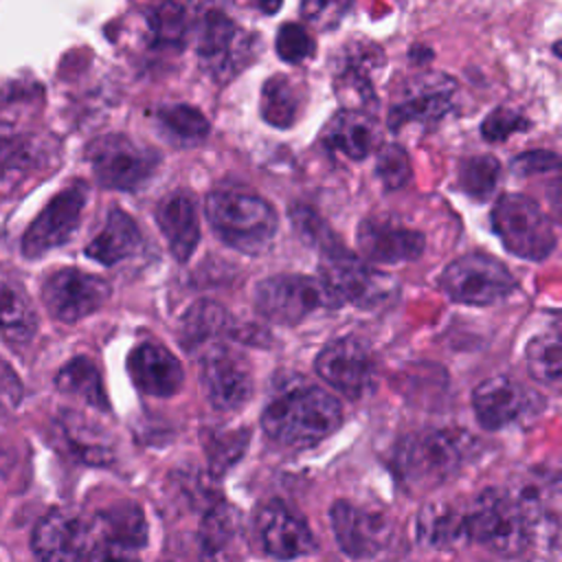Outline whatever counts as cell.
<instances>
[{
	"label": "cell",
	"instance_id": "obj_1",
	"mask_svg": "<svg viewBox=\"0 0 562 562\" xmlns=\"http://www.w3.org/2000/svg\"><path fill=\"white\" fill-rule=\"evenodd\" d=\"M340 402L321 386H288L261 413L266 435L290 448H310L338 430Z\"/></svg>",
	"mask_w": 562,
	"mask_h": 562
},
{
	"label": "cell",
	"instance_id": "obj_2",
	"mask_svg": "<svg viewBox=\"0 0 562 562\" xmlns=\"http://www.w3.org/2000/svg\"><path fill=\"white\" fill-rule=\"evenodd\" d=\"M474 454V439L457 428H424L406 435L393 457L400 481L411 490H430L452 479Z\"/></svg>",
	"mask_w": 562,
	"mask_h": 562
},
{
	"label": "cell",
	"instance_id": "obj_3",
	"mask_svg": "<svg viewBox=\"0 0 562 562\" xmlns=\"http://www.w3.org/2000/svg\"><path fill=\"white\" fill-rule=\"evenodd\" d=\"M206 217L215 235L246 255H261L277 235V211L261 195L222 187L206 195Z\"/></svg>",
	"mask_w": 562,
	"mask_h": 562
},
{
	"label": "cell",
	"instance_id": "obj_4",
	"mask_svg": "<svg viewBox=\"0 0 562 562\" xmlns=\"http://www.w3.org/2000/svg\"><path fill=\"white\" fill-rule=\"evenodd\" d=\"M490 220L505 250L518 259L544 261L555 250V224L542 206L525 193H503Z\"/></svg>",
	"mask_w": 562,
	"mask_h": 562
},
{
	"label": "cell",
	"instance_id": "obj_5",
	"mask_svg": "<svg viewBox=\"0 0 562 562\" xmlns=\"http://www.w3.org/2000/svg\"><path fill=\"white\" fill-rule=\"evenodd\" d=\"M327 285L307 274H274L257 283L255 307L274 325H296L318 310L338 307Z\"/></svg>",
	"mask_w": 562,
	"mask_h": 562
},
{
	"label": "cell",
	"instance_id": "obj_6",
	"mask_svg": "<svg viewBox=\"0 0 562 562\" xmlns=\"http://www.w3.org/2000/svg\"><path fill=\"white\" fill-rule=\"evenodd\" d=\"M465 527L468 538L503 555H516L531 544L525 518L505 490L481 492L465 509Z\"/></svg>",
	"mask_w": 562,
	"mask_h": 562
},
{
	"label": "cell",
	"instance_id": "obj_7",
	"mask_svg": "<svg viewBox=\"0 0 562 562\" xmlns=\"http://www.w3.org/2000/svg\"><path fill=\"white\" fill-rule=\"evenodd\" d=\"M195 48L204 70L215 81L226 83L255 59L257 37L246 33L226 13L213 9L200 20Z\"/></svg>",
	"mask_w": 562,
	"mask_h": 562
},
{
	"label": "cell",
	"instance_id": "obj_8",
	"mask_svg": "<svg viewBox=\"0 0 562 562\" xmlns=\"http://www.w3.org/2000/svg\"><path fill=\"white\" fill-rule=\"evenodd\" d=\"M439 288L454 303L492 305L516 290V279L498 259L485 252H468L443 268Z\"/></svg>",
	"mask_w": 562,
	"mask_h": 562
},
{
	"label": "cell",
	"instance_id": "obj_9",
	"mask_svg": "<svg viewBox=\"0 0 562 562\" xmlns=\"http://www.w3.org/2000/svg\"><path fill=\"white\" fill-rule=\"evenodd\" d=\"M88 162L97 180L108 189L134 191L151 178L160 165V156L130 136L105 134L90 143Z\"/></svg>",
	"mask_w": 562,
	"mask_h": 562
},
{
	"label": "cell",
	"instance_id": "obj_10",
	"mask_svg": "<svg viewBox=\"0 0 562 562\" xmlns=\"http://www.w3.org/2000/svg\"><path fill=\"white\" fill-rule=\"evenodd\" d=\"M318 279L340 303L349 301L362 310H371L386 303L395 292L393 277L356 259L347 250L323 257Z\"/></svg>",
	"mask_w": 562,
	"mask_h": 562
},
{
	"label": "cell",
	"instance_id": "obj_11",
	"mask_svg": "<svg viewBox=\"0 0 562 562\" xmlns=\"http://www.w3.org/2000/svg\"><path fill=\"white\" fill-rule=\"evenodd\" d=\"M200 382L204 397L215 411H239L252 397L248 362L224 345H213L200 356Z\"/></svg>",
	"mask_w": 562,
	"mask_h": 562
},
{
	"label": "cell",
	"instance_id": "obj_12",
	"mask_svg": "<svg viewBox=\"0 0 562 562\" xmlns=\"http://www.w3.org/2000/svg\"><path fill=\"white\" fill-rule=\"evenodd\" d=\"M86 200V182H72L66 189H61L26 228L22 237L24 257L35 259L57 246H64L75 235L81 222Z\"/></svg>",
	"mask_w": 562,
	"mask_h": 562
},
{
	"label": "cell",
	"instance_id": "obj_13",
	"mask_svg": "<svg viewBox=\"0 0 562 562\" xmlns=\"http://www.w3.org/2000/svg\"><path fill=\"white\" fill-rule=\"evenodd\" d=\"M314 369L329 386L349 400L369 393L375 378L369 347L353 336H342L325 345L314 360Z\"/></svg>",
	"mask_w": 562,
	"mask_h": 562
},
{
	"label": "cell",
	"instance_id": "obj_14",
	"mask_svg": "<svg viewBox=\"0 0 562 562\" xmlns=\"http://www.w3.org/2000/svg\"><path fill=\"white\" fill-rule=\"evenodd\" d=\"M542 406V397L509 375H492L472 391V408L487 430L507 428L531 417Z\"/></svg>",
	"mask_w": 562,
	"mask_h": 562
},
{
	"label": "cell",
	"instance_id": "obj_15",
	"mask_svg": "<svg viewBox=\"0 0 562 562\" xmlns=\"http://www.w3.org/2000/svg\"><path fill=\"white\" fill-rule=\"evenodd\" d=\"M110 296L105 279L77 270L61 268L53 272L42 285V299L50 316L64 323H75L97 312Z\"/></svg>",
	"mask_w": 562,
	"mask_h": 562
},
{
	"label": "cell",
	"instance_id": "obj_16",
	"mask_svg": "<svg viewBox=\"0 0 562 562\" xmlns=\"http://www.w3.org/2000/svg\"><path fill=\"white\" fill-rule=\"evenodd\" d=\"M454 94L457 81L452 77L441 72L422 75L406 83L400 99L391 105L389 127L397 132L408 123L432 125L452 110Z\"/></svg>",
	"mask_w": 562,
	"mask_h": 562
},
{
	"label": "cell",
	"instance_id": "obj_17",
	"mask_svg": "<svg viewBox=\"0 0 562 562\" xmlns=\"http://www.w3.org/2000/svg\"><path fill=\"white\" fill-rule=\"evenodd\" d=\"M94 549L92 527L70 512L46 514L33 531V551L40 562H90Z\"/></svg>",
	"mask_w": 562,
	"mask_h": 562
},
{
	"label": "cell",
	"instance_id": "obj_18",
	"mask_svg": "<svg viewBox=\"0 0 562 562\" xmlns=\"http://www.w3.org/2000/svg\"><path fill=\"white\" fill-rule=\"evenodd\" d=\"M329 520L340 549L356 560L380 553L391 536V525L384 514L358 507L349 501L334 503Z\"/></svg>",
	"mask_w": 562,
	"mask_h": 562
},
{
	"label": "cell",
	"instance_id": "obj_19",
	"mask_svg": "<svg viewBox=\"0 0 562 562\" xmlns=\"http://www.w3.org/2000/svg\"><path fill=\"white\" fill-rule=\"evenodd\" d=\"M509 494L525 518L529 542L544 547V551L555 549L560 531L558 479L551 474L525 476V481Z\"/></svg>",
	"mask_w": 562,
	"mask_h": 562
},
{
	"label": "cell",
	"instance_id": "obj_20",
	"mask_svg": "<svg viewBox=\"0 0 562 562\" xmlns=\"http://www.w3.org/2000/svg\"><path fill=\"white\" fill-rule=\"evenodd\" d=\"M358 248L373 263L415 261L424 252V235L395 217H367L356 233Z\"/></svg>",
	"mask_w": 562,
	"mask_h": 562
},
{
	"label": "cell",
	"instance_id": "obj_21",
	"mask_svg": "<svg viewBox=\"0 0 562 562\" xmlns=\"http://www.w3.org/2000/svg\"><path fill=\"white\" fill-rule=\"evenodd\" d=\"M255 527L266 553H270L272 558L294 560L301 555H310L316 549V542L305 520L281 501L266 503L257 512Z\"/></svg>",
	"mask_w": 562,
	"mask_h": 562
},
{
	"label": "cell",
	"instance_id": "obj_22",
	"mask_svg": "<svg viewBox=\"0 0 562 562\" xmlns=\"http://www.w3.org/2000/svg\"><path fill=\"white\" fill-rule=\"evenodd\" d=\"M127 371L136 389L151 397H171L184 382L178 358L162 345L140 342L127 356Z\"/></svg>",
	"mask_w": 562,
	"mask_h": 562
},
{
	"label": "cell",
	"instance_id": "obj_23",
	"mask_svg": "<svg viewBox=\"0 0 562 562\" xmlns=\"http://www.w3.org/2000/svg\"><path fill=\"white\" fill-rule=\"evenodd\" d=\"M156 222L173 259L187 261L200 241V220L193 198L187 191L167 193L156 206Z\"/></svg>",
	"mask_w": 562,
	"mask_h": 562
},
{
	"label": "cell",
	"instance_id": "obj_24",
	"mask_svg": "<svg viewBox=\"0 0 562 562\" xmlns=\"http://www.w3.org/2000/svg\"><path fill=\"white\" fill-rule=\"evenodd\" d=\"M375 140V121L367 110H338L321 132V143L329 154H340L349 160H362Z\"/></svg>",
	"mask_w": 562,
	"mask_h": 562
},
{
	"label": "cell",
	"instance_id": "obj_25",
	"mask_svg": "<svg viewBox=\"0 0 562 562\" xmlns=\"http://www.w3.org/2000/svg\"><path fill=\"white\" fill-rule=\"evenodd\" d=\"M143 250V233L132 215L121 209H112L103 228L88 241L86 257L103 263L116 266Z\"/></svg>",
	"mask_w": 562,
	"mask_h": 562
},
{
	"label": "cell",
	"instance_id": "obj_26",
	"mask_svg": "<svg viewBox=\"0 0 562 562\" xmlns=\"http://www.w3.org/2000/svg\"><path fill=\"white\" fill-rule=\"evenodd\" d=\"M417 536L432 549H454L468 540L465 509L450 501H435L419 509Z\"/></svg>",
	"mask_w": 562,
	"mask_h": 562
},
{
	"label": "cell",
	"instance_id": "obj_27",
	"mask_svg": "<svg viewBox=\"0 0 562 562\" xmlns=\"http://www.w3.org/2000/svg\"><path fill=\"white\" fill-rule=\"evenodd\" d=\"M0 331L11 345H26L37 331V312L11 274H0Z\"/></svg>",
	"mask_w": 562,
	"mask_h": 562
},
{
	"label": "cell",
	"instance_id": "obj_28",
	"mask_svg": "<svg viewBox=\"0 0 562 562\" xmlns=\"http://www.w3.org/2000/svg\"><path fill=\"white\" fill-rule=\"evenodd\" d=\"M231 314L215 301L193 303L180 321V340L189 351H204L220 345L217 338L228 334Z\"/></svg>",
	"mask_w": 562,
	"mask_h": 562
},
{
	"label": "cell",
	"instance_id": "obj_29",
	"mask_svg": "<svg viewBox=\"0 0 562 562\" xmlns=\"http://www.w3.org/2000/svg\"><path fill=\"white\" fill-rule=\"evenodd\" d=\"M90 527L94 533V544H121L127 549H138L145 544V518L140 507L134 503H119L101 512Z\"/></svg>",
	"mask_w": 562,
	"mask_h": 562
},
{
	"label": "cell",
	"instance_id": "obj_30",
	"mask_svg": "<svg viewBox=\"0 0 562 562\" xmlns=\"http://www.w3.org/2000/svg\"><path fill=\"white\" fill-rule=\"evenodd\" d=\"M59 428L64 435V441L68 443L70 452L92 465H103L112 459V448L108 443V437L90 424L83 415L79 413H64L59 417Z\"/></svg>",
	"mask_w": 562,
	"mask_h": 562
},
{
	"label": "cell",
	"instance_id": "obj_31",
	"mask_svg": "<svg viewBox=\"0 0 562 562\" xmlns=\"http://www.w3.org/2000/svg\"><path fill=\"white\" fill-rule=\"evenodd\" d=\"M154 116H156L162 134L176 145H182V147L198 145L209 136L206 116L189 103L160 105V108H156Z\"/></svg>",
	"mask_w": 562,
	"mask_h": 562
},
{
	"label": "cell",
	"instance_id": "obj_32",
	"mask_svg": "<svg viewBox=\"0 0 562 562\" xmlns=\"http://www.w3.org/2000/svg\"><path fill=\"white\" fill-rule=\"evenodd\" d=\"M55 384L61 393L75 395L99 411H108V395L103 391L99 369L94 367L92 360H88L83 356L66 362L59 369V373L55 375Z\"/></svg>",
	"mask_w": 562,
	"mask_h": 562
},
{
	"label": "cell",
	"instance_id": "obj_33",
	"mask_svg": "<svg viewBox=\"0 0 562 562\" xmlns=\"http://www.w3.org/2000/svg\"><path fill=\"white\" fill-rule=\"evenodd\" d=\"M301 112L299 86L283 75L270 77L261 88V116L272 127H290Z\"/></svg>",
	"mask_w": 562,
	"mask_h": 562
},
{
	"label": "cell",
	"instance_id": "obj_34",
	"mask_svg": "<svg viewBox=\"0 0 562 562\" xmlns=\"http://www.w3.org/2000/svg\"><path fill=\"white\" fill-rule=\"evenodd\" d=\"M525 364L533 380L558 386L562 373V345L558 331H544L527 342Z\"/></svg>",
	"mask_w": 562,
	"mask_h": 562
},
{
	"label": "cell",
	"instance_id": "obj_35",
	"mask_svg": "<svg viewBox=\"0 0 562 562\" xmlns=\"http://www.w3.org/2000/svg\"><path fill=\"white\" fill-rule=\"evenodd\" d=\"M498 178H501V162L490 154L463 158L457 169L459 189L468 198L479 202L487 200L494 193Z\"/></svg>",
	"mask_w": 562,
	"mask_h": 562
},
{
	"label": "cell",
	"instance_id": "obj_36",
	"mask_svg": "<svg viewBox=\"0 0 562 562\" xmlns=\"http://www.w3.org/2000/svg\"><path fill=\"white\" fill-rule=\"evenodd\" d=\"M290 220L296 228V233L301 235L303 241L312 244L314 248L321 250L323 257L334 255L345 250V246L338 241V237L331 233V228L327 226V222L310 206L305 204H294L290 209Z\"/></svg>",
	"mask_w": 562,
	"mask_h": 562
},
{
	"label": "cell",
	"instance_id": "obj_37",
	"mask_svg": "<svg viewBox=\"0 0 562 562\" xmlns=\"http://www.w3.org/2000/svg\"><path fill=\"white\" fill-rule=\"evenodd\" d=\"M151 24V35L158 46H169V48H180L184 44L187 31H189V13L184 4H173L165 2L151 9L149 15Z\"/></svg>",
	"mask_w": 562,
	"mask_h": 562
},
{
	"label": "cell",
	"instance_id": "obj_38",
	"mask_svg": "<svg viewBox=\"0 0 562 562\" xmlns=\"http://www.w3.org/2000/svg\"><path fill=\"white\" fill-rule=\"evenodd\" d=\"M375 173L386 191H397L411 180V160L404 147L395 143H386L378 149Z\"/></svg>",
	"mask_w": 562,
	"mask_h": 562
},
{
	"label": "cell",
	"instance_id": "obj_39",
	"mask_svg": "<svg viewBox=\"0 0 562 562\" xmlns=\"http://www.w3.org/2000/svg\"><path fill=\"white\" fill-rule=\"evenodd\" d=\"M277 55L288 64H301L314 53V40L305 31V26L296 22H285L277 31Z\"/></svg>",
	"mask_w": 562,
	"mask_h": 562
},
{
	"label": "cell",
	"instance_id": "obj_40",
	"mask_svg": "<svg viewBox=\"0 0 562 562\" xmlns=\"http://www.w3.org/2000/svg\"><path fill=\"white\" fill-rule=\"evenodd\" d=\"M527 127H529V121L520 112L512 108H496L481 123V134L492 143H503L507 136Z\"/></svg>",
	"mask_w": 562,
	"mask_h": 562
},
{
	"label": "cell",
	"instance_id": "obj_41",
	"mask_svg": "<svg viewBox=\"0 0 562 562\" xmlns=\"http://www.w3.org/2000/svg\"><path fill=\"white\" fill-rule=\"evenodd\" d=\"M246 435L244 432H213L211 443H209V454L213 463H220V468H226L231 461H235L244 446H246Z\"/></svg>",
	"mask_w": 562,
	"mask_h": 562
},
{
	"label": "cell",
	"instance_id": "obj_42",
	"mask_svg": "<svg viewBox=\"0 0 562 562\" xmlns=\"http://www.w3.org/2000/svg\"><path fill=\"white\" fill-rule=\"evenodd\" d=\"M347 9H349L347 2H303L301 4V15L312 26L331 29L340 22V18Z\"/></svg>",
	"mask_w": 562,
	"mask_h": 562
},
{
	"label": "cell",
	"instance_id": "obj_43",
	"mask_svg": "<svg viewBox=\"0 0 562 562\" xmlns=\"http://www.w3.org/2000/svg\"><path fill=\"white\" fill-rule=\"evenodd\" d=\"M560 160L555 151H547V149H533V151H525L518 154L512 169L520 176H533V173H549V171H558Z\"/></svg>",
	"mask_w": 562,
	"mask_h": 562
},
{
	"label": "cell",
	"instance_id": "obj_44",
	"mask_svg": "<svg viewBox=\"0 0 562 562\" xmlns=\"http://www.w3.org/2000/svg\"><path fill=\"white\" fill-rule=\"evenodd\" d=\"M24 389L15 371L0 358V404L7 408H15L22 402Z\"/></svg>",
	"mask_w": 562,
	"mask_h": 562
},
{
	"label": "cell",
	"instance_id": "obj_45",
	"mask_svg": "<svg viewBox=\"0 0 562 562\" xmlns=\"http://www.w3.org/2000/svg\"><path fill=\"white\" fill-rule=\"evenodd\" d=\"M231 512L226 507L215 509L209 520L204 522V542L209 547H217L226 540V536L231 533Z\"/></svg>",
	"mask_w": 562,
	"mask_h": 562
},
{
	"label": "cell",
	"instance_id": "obj_46",
	"mask_svg": "<svg viewBox=\"0 0 562 562\" xmlns=\"http://www.w3.org/2000/svg\"><path fill=\"white\" fill-rule=\"evenodd\" d=\"M90 562H138L136 549H127L121 544H101L94 549Z\"/></svg>",
	"mask_w": 562,
	"mask_h": 562
}]
</instances>
